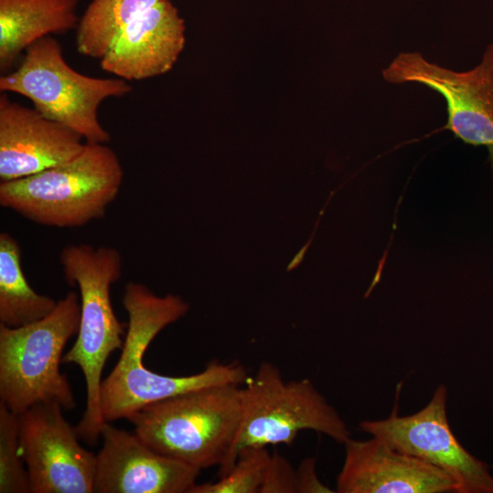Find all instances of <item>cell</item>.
Instances as JSON below:
<instances>
[{
	"mask_svg": "<svg viewBox=\"0 0 493 493\" xmlns=\"http://www.w3.org/2000/svg\"><path fill=\"white\" fill-rule=\"evenodd\" d=\"M184 43V21L177 8L165 0L129 24L100 59V65L126 81L150 79L172 69Z\"/></svg>",
	"mask_w": 493,
	"mask_h": 493,
	"instance_id": "5bb4252c",
	"label": "cell"
},
{
	"mask_svg": "<svg viewBox=\"0 0 493 493\" xmlns=\"http://www.w3.org/2000/svg\"><path fill=\"white\" fill-rule=\"evenodd\" d=\"M63 410L58 403H40L17 414L32 493L95 492L96 455L81 446Z\"/></svg>",
	"mask_w": 493,
	"mask_h": 493,
	"instance_id": "30bf717a",
	"label": "cell"
},
{
	"mask_svg": "<svg viewBox=\"0 0 493 493\" xmlns=\"http://www.w3.org/2000/svg\"><path fill=\"white\" fill-rule=\"evenodd\" d=\"M270 456L265 446L245 448L217 481L196 483L189 493H259Z\"/></svg>",
	"mask_w": 493,
	"mask_h": 493,
	"instance_id": "ac0fdd59",
	"label": "cell"
},
{
	"mask_svg": "<svg viewBox=\"0 0 493 493\" xmlns=\"http://www.w3.org/2000/svg\"><path fill=\"white\" fill-rule=\"evenodd\" d=\"M0 90L28 99L34 108L79 134L88 143H108L99 108L109 98L129 94L131 86L120 78L81 74L66 61L60 43L47 36L29 46L20 63L0 77Z\"/></svg>",
	"mask_w": 493,
	"mask_h": 493,
	"instance_id": "8992f818",
	"label": "cell"
},
{
	"mask_svg": "<svg viewBox=\"0 0 493 493\" xmlns=\"http://www.w3.org/2000/svg\"><path fill=\"white\" fill-rule=\"evenodd\" d=\"M123 181L121 161L107 143H86L57 166L0 183V205L37 224L79 227L102 218Z\"/></svg>",
	"mask_w": 493,
	"mask_h": 493,
	"instance_id": "277c9868",
	"label": "cell"
},
{
	"mask_svg": "<svg viewBox=\"0 0 493 493\" xmlns=\"http://www.w3.org/2000/svg\"><path fill=\"white\" fill-rule=\"evenodd\" d=\"M59 261L68 283L79 288L80 299L77 340L62 362L77 364L84 375L87 405L76 430L81 440L94 445L106 424L100 405L102 371L125 339L110 301V288L122 275V257L114 247L75 244L61 250Z\"/></svg>",
	"mask_w": 493,
	"mask_h": 493,
	"instance_id": "7a4b0ae2",
	"label": "cell"
},
{
	"mask_svg": "<svg viewBox=\"0 0 493 493\" xmlns=\"http://www.w3.org/2000/svg\"><path fill=\"white\" fill-rule=\"evenodd\" d=\"M85 140L61 123L0 95V180L37 173L72 160Z\"/></svg>",
	"mask_w": 493,
	"mask_h": 493,
	"instance_id": "7c38bea8",
	"label": "cell"
},
{
	"mask_svg": "<svg viewBox=\"0 0 493 493\" xmlns=\"http://www.w3.org/2000/svg\"><path fill=\"white\" fill-rule=\"evenodd\" d=\"M245 384L241 425L223 475L245 448L290 446L300 431L322 433L341 444L351 438L344 420L310 380L286 382L276 365L264 362Z\"/></svg>",
	"mask_w": 493,
	"mask_h": 493,
	"instance_id": "52a82bcc",
	"label": "cell"
},
{
	"mask_svg": "<svg viewBox=\"0 0 493 493\" xmlns=\"http://www.w3.org/2000/svg\"><path fill=\"white\" fill-rule=\"evenodd\" d=\"M343 445L345 458L336 492L456 493V483L447 473L378 437L366 441L350 438Z\"/></svg>",
	"mask_w": 493,
	"mask_h": 493,
	"instance_id": "4fadbf2b",
	"label": "cell"
},
{
	"mask_svg": "<svg viewBox=\"0 0 493 493\" xmlns=\"http://www.w3.org/2000/svg\"><path fill=\"white\" fill-rule=\"evenodd\" d=\"M22 460L18 415L0 402V493L31 492Z\"/></svg>",
	"mask_w": 493,
	"mask_h": 493,
	"instance_id": "d6986e66",
	"label": "cell"
},
{
	"mask_svg": "<svg viewBox=\"0 0 493 493\" xmlns=\"http://www.w3.org/2000/svg\"><path fill=\"white\" fill-rule=\"evenodd\" d=\"M79 320L80 299L70 291L35 322L16 328L0 323V398L10 411L19 414L40 403L75 408L71 386L59 365Z\"/></svg>",
	"mask_w": 493,
	"mask_h": 493,
	"instance_id": "5b68a950",
	"label": "cell"
},
{
	"mask_svg": "<svg viewBox=\"0 0 493 493\" xmlns=\"http://www.w3.org/2000/svg\"><path fill=\"white\" fill-rule=\"evenodd\" d=\"M297 470V492H335L323 485L315 471V461L313 458H307L302 461Z\"/></svg>",
	"mask_w": 493,
	"mask_h": 493,
	"instance_id": "44dd1931",
	"label": "cell"
},
{
	"mask_svg": "<svg viewBox=\"0 0 493 493\" xmlns=\"http://www.w3.org/2000/svg\"><path fill=\"white\" fill-rule=\"evenodd\" d=\"M243 414V387L213 385L146 405L128 420L156 452L200 470L228 465Z\"/></svg>",
	"mask_w": 493,
	"mask_h": 493,
	"instance_id": "3957f363",
	"label": "cell"
},
{
	"mask_svg": "<svg viewBox=\"0 0 493 493\" xmlns=\"http://www.w3.org/2000/svg\"><path fill=\"white\" fill-rule=\"evenodd\" d=\"M52 298L36 292L21 266V247L9 233L0 234V323L21 327L48 315L57 306Z\"/></svg>",
	"mask_w": 493,
	"mask_h": 493,
	"instance_id": "2e32d148",
	"label": "cell"
},
{
	"mask_svg": "<svg viewBox=\"0 0 493 493\" xmlns=\"http://www.w3.org/2000/svg\"><path fill=\"white\" fill-rule=\"evenodd\" d=\"M96 454L95 492L189 493L200 469L162 455L106 422Z\"/></svg>",
	"mask_w": 493,
	"mask_h": 493,
	"instance_id": "8fae6325",
	"label": "cell"
},
{
	"mask_svg": "<svg viewBox=\"0 0 493 493\" xmlns=\"http://www.w3.org/2000/svg\"><path fill=\"white\" fill-rule=\"evenodd\" d=\"M382 76L388 83L421 84L440 94L446 103L445 129L464 143L485 146L493 174V44L467 71L430 62L419 52H401Z\"/></svg>",
	"mask_w": 493,
	"mask_h": 493,
	"instance_id": "ba28073f",
	"label": "cell"
},
{
	"mask_svg": "<svg viewBox=\"0 0 493 493\" xmlns=\"http://www.w3.org/2000/svg\"><path fill=\"white\" fill-rule=\"evenodd\" d=\"M165 0H91L76 27V49L100 59L120 33L134 19Z\"/></svg>",
	"mask_w": 493,
	"mask_h": 493,
	"instance_id": "e0dca14e",
	"label": "cell"
},
{
	"mask_svg": "<svg viewBox=\"0 0 493 493\" xmlns=\"http://www.w3.org/2000/svg\"><path fill=\"white\" fill-rule=\"evenodd\" d=\"M297 492V470L284 456L275 452L267 467L259 493Z\"/></svg>",
	"mask_w": 493,
	"mask_h": 493,
	"instance_id": "ffe728a7",
	"label": "cell"
},
{
	"mask_svg": "<svg viewBox=\"0 0 493 493\" xmlns=\"http://www.w3.org/2000/svg\"><path fill=\"white\" fill-rule=\"evenodd\" d=\"M446 397V387L439 385L417 413L399 416L395 407L388 418L362 421L360 427L396 450L447 473L456 483V493H493L488 465L466 450L450 428Z\"/></svg>",
	"mask_w": 493,
	"mask_h": 493,
	"instance_id": "9c48e42d",
	"label": "cell"
},
{
	"mask_svg": "<svg viewBox=\"0 0 493 493\" xmlns=\"http://www.w3.org/2000/svg\"><path fill=\"white\" fill-rule=\"evenodd\" d=\"M122 299L128 330L115 367L102 381L100 405L106 422L129 419L152 403L224 383H245L248 374L238 362H211L202 372L168 376L147 369L143 354L157 334L184 317L189 305L179 296L160 297L146 286L128 282Z\"/></svg>",
	"mask_w": 493,
	"mask_h": 493,
	"instance_id": "6da1fadb",
	"label": "cell"
},
{
	"mask_svg": "<svg viewBox=\"0 0 493 493\" xmlns=\"http://www.w3.org/2000/svg\"><path fill=\"white\" fill-rule=\"evenodd\" d=\"M79 0H0V71L15 68L42 37L76 28Z\"/></svg>",
	"mask_w": 493,
	"mask_h": 493,
	"instance_id": "9a60e30c",
	"label": "cell"
}]
</instances>
